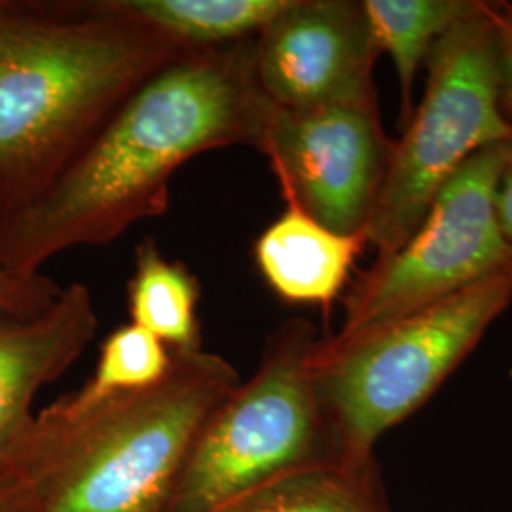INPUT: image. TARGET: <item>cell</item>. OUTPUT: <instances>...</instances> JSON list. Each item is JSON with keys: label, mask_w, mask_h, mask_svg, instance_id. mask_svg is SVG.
Listing matches in <instances>:
<instances>
[{"label": "cell", "mask_w": 512, "mask_h": 512, "mask_svg": "<svg viewBox=\"0 0 512 512\" xmlns=\"http://www.w3.org/2000/svg\"><path fill=\"white\" fill-rule=\"evenodd\" d=\"M253 40L183 52L148 76L52 183L0 213V262L38 277L52 256L162 217L171 177L194 156L255 148L268 97Z\"/></svg>", "instance_id": "obj_1"}, {"label": "cell", "mask_w": 512, "mask_h": 512, "mask_svg": "<svg viewBox=\"0 0 512 512\" xmlns=\"http://www.w3.org/2000/svg\"><path fill=\"white\" fill-rule=\"evenodd\" d=\"M177 44L95 2L0 8V213L73 162Z\"/></svg>", "instance_id": "obj_2"}, {"label": "cell", "mask_w": 512, "mask_h": 512, "mask_svg": "<svg viewBox=\"0 0 512 512\" xmlns=\"http://www.w3.org/2000/svg\"><path fill=\"white\" fill-rule=\"evenodd\" d=\"M239 385L219 355L175 353L162 382L76 418L42 414L33 448L55 469L46 512H158L203 423Z\"/></svg>", "instance_id": "obj_3"}, {"label": "cell", "mask_w": 512, "mask_h": 512, "mask_svg": "<svg viewBox=\"0 0 512 512\" xmlns=\"http://www.w3.org/2000/svg\"><path fill=\"white\" fill-rule=\"evenodd\" d=\"M512 304V264L433 306L317 340L313 378L336 461L365 469L374 444L439 389Z\"/></svg>", "instance_id": "obj_4"}, {"label": "cell", "mask_w": 512, "mask_h": 512, "mask_svg": "<svg viewBox=\"0 0 512 512\" xmlns=\"http://www.w3.org/2000/svg\"><path fill=\"white\" fill-rule=\"evenodd\" d=\"M425 63L429 76L423 99L404 124L403 137L391 143L384 181L365 228L376 260L403 247L440 188L476 152L512 141L486 2L440 38Z\"/></svg>", "instance_id": "obj_5"}, {"label": "cell", "mask_w": 512, "mask_h": 512, "mask_svg": "<svg viewBox=\"0 0 512 512\" xmlns=\"http://www.w3.org/2000/svg\"><path fill=\"white\" fill-rule=\"evenodd\" d=\"M313 325L287 321L268 342L255 378L203 423L167 501L169 512H217L317 459L329 437L313 378Z\"/></svg>", "instance_id": "obj_6"}, {"label": "cell", "mask_w": 512, "mask_h": 512, "mask_svg": "<svg viewBox=\"0 0 512 512\" xmlns=\"http://www.w3.org/2000/svg\"><path fill=\"white\" fill-rule=\"evenodd\" d=\"M511 143L476 152L440 188L403 247L374 260L349 285L338 334L423 310L511 266V243L495 213V186Z\"/></svg>", "instance_id": "obj_7"}, {"label": "cell", "mask_w": 512, "mask_h": 512, "mask_svg": "<svg viewBox=\"0 0 512 512\" xmlns=\"http://www.w3.org/2000/svg\"><path fill=\"white\" fill-rule=\"evenodd\" d=\"M255 148L285 203L338 234H365L391 150L378 107L293 110L268 99Z\"/></svg>", "instance_id": "obj_8"}, {"label": "cell", "mask_w": 512, "mask_h": 512, "mask_svg": "<svg viewBox=\"0 0 512 512\" xmlns=\"http://www.w3.org/2000/svg\"><path fill=\"white\" fill-rule=\"evenodd\" d=\"M256 82L279 107H378L372 40L357 0H287L255 40Z\"/></svg>", "instance_id": "obj_9"}, {"label": "cell", "mask_w": 512, "mask_h": 512, "mask_svg": "<svg viewBox=\"0 0 512 512\" xmlns=\"http://www.w3.org/2000/svg\"><path fill=\"white\" fill-rule=\"evenodd\" d=\"M95 330L92 293L82 283L63 289L38 315L0 310V463L33 448L38 389L73 365Z\"/></svg>", "instance_id": "obj_10"}, {"label": "cell", "mask_w": 512, "mask_h": 512, "mask_svg": "<svg viewBox=\"0 0 512 512\" xmlns=\"http://www.w3.org/2000/svg\"><path fill=\"white\" fill-rule=\"evenodd\" d=\"M366 247L365 234H338L287 203L283 215L258 236L253 253L260 274L281 300L329 308L344 293Z\"/></svg>", "instance_id": "obj_11"}, {"label": "cell", "mask_w": 512, "mask_h": 512, "mask_svg": "<svg viewBox=\"0 0 512 512\" xmlns=\"http://www.w3.org/2000/svg\"><path fill=\"white\" fill-rule=\"evenodd\" d=\"M109 10L156 29L181 50L222 48L253 38L287 0H101Z\"/></svg>", "instance_id": "obj_12"}, {"label": "cell", "mask_w": 512, "mask_h": 512, "mask_svg": "<svg viewBox=\"0 0 512 512\" xmlns=\"http://www.w3.org/2000/svg\"><path fill=\"white\" fill-rule=\"evenodd\" d=\"M200 281L183 262L167 260L154 239L139 243L128 283L131 323L175 353L200 351Z\"/></svg>", "instance_id": "obj_13"}, {"label": "cell", "mask_w": 512, "mask_h": 512, "mask_svg": "<svg viewBox=\"0 0 512 512\" xmlns=\"http://www.w3.org/2000/svg\"><path fill=\"white\" fill-rule=\"evenodd\" d=\"M372 40L391 57L401 84V124L414 112L412 90L420 63L440 38L475 16L476 0H363Z\"/></svg>", "instance_id": "obj_14"}, {"label": "cell", "mask_w": 512, "mask_h": 512, "mask_svg": "<svg viewBox=\"0 0 512 512\" xmlns=\"http://www.w3.org/2000/svg\"><path fill=\"white\" fill-rule=\"evenodd\" d=\"M217 512H389L370 467L313 461Z\"/></svg>", "instance_id": "obj_15"}, {"label": "cell", "mask_w": 512, "mask_h": 512, "mask_svg": "<svg viewBox=\"0 0 512 512\" xmlns=\"http://www.w3.org/2000/svg\"><path fill=\"white\" fill-rule=\"evenodd\" d=\"M173 357L167 346L148 330L133 323L110 332L92 380L78 393L59 401L46 414L54 418H76L120 395L143 391L162 382Z\"/></svg>", "instance_id": "obj_16"}, {"label": "cell", "mask_w": 512, "mask_h": 512, "mask_svg": "<svg viewBox=\"0 0 512 512\" xmlns=\"http://www.w3.org/2000/svg\"><path fill=\"white\" fill-rule=\"evenodd\" d=\"M61 291L48 275L19 277L0 262V310L25 317L38 315L54 304Z\"/></svg>", "instance_id": "obj_17"}, {"label": "cell", "mask_w": 512, "mask_h": 512, "mask_svg": "<svg viewBox=\"0 0 512 512\" xmlns=\"http://www.w3.org/2000/svg\"><path fill=\"white\" fill-rule=\"evenodd\" d=\"M486 12L494 27L501 105L512 122V4L486 2Z\"/></svg>", "instance_id": "obj_18"}, {"label": "cell", "mask_w": 512, "mask_h": 512, "mask_svg": "<svg viewBox=\"0 0 512 512\" xmlns=\"http://www.w3.org/2000/svg\"><path fill=\"white\" fill-rule=\"evenodd\" d=\"M495 213L501 232L512 247V143L495 186Z\"/></svg>", "instance_id": "obj_19"}, {"label": "cell", "mask_w": 512, "mask_h": 512, "mask_svg": "<svg viewBox=\"0 0 512 512\" xmlns=\"http://www.w3.org/2000/svg\"><path fill=\"white\" fill-rule=\"evenodd\" d=\"M511 380H512V368H511Z\"/></svg>", "instance_id": "obj_20"}, {"label": "cell", "mask_w": 512, "mask_h": 512, "mask_svg": "<svg viewBox=\"0 0 512 512\" xmlns=\"http://www.w3.org/2000/svg\"><path fill=\"white\" fill-rule=\"evenodd\" d=\"M0 8H2V2H0Z\"/></svg>", "instance_id": "obj_21"}]
</instances>
